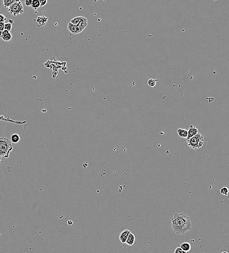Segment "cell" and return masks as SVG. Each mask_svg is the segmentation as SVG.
Returning <instances> with one entry per match:
<instances>
[{"label":"cell","instance_id":"obj_1","mask_svg":"<svg viewBox=\"0 0 229 253\" xmlns=\"http://www.w3.org/2000/svg\"><path fill=\"white\" fill-rule=\"evenodd\" d=\"M171 226L177 235H184L192 227L191 219L183 213H176L171 219Z\"/></svg>","mask_w":229,"mask_h":253},{"label":"cell","instance_id":"obj_2","mask_svg":"<svg viewBox=\"0 0 229 253\" xmlns=\"http://www.w3.org/2000/svg\"><path fill=\"white\" fill-rule=\"evenodd\" d=\"M13 150L12 142L9 138L2 136L0 138V156L3 158H8Z\"/></svg>","mask_w":229,"mask_h":253},{"label":"cell","instance_id":"obj_3","mask_svg":"<svg viewBox=\"0 0 229 253\" xmlns=\"http://www.w3.org/2000/svg\"><path fill=\"white\" fill-rule=\"evenodd\" d=\"M187 142L189 148L194 150H196L200 149L203 146L204 138L203 136L199 132L196 135L190 138Z\"/></svg>","mask_w":229,"mask_h":253},{"label":"cell","instance_id":"obj_4","mask_svg":"<svg viewBox=\"0 0 229 253\" xmlns=\"http://www.w3.org/2000/svg\"><path fill=\"white\" fill-rule=\"evenodd\" d=\"M8 11L10 14L13 15L14 16H18L24 13V8L23 4L20 1H18L12 4L9 8H8Z\"/></svg>","mask_w":229,"mask_h":253},{"label":"cell","instance_id":"obj_5","mask_svg":"<svg viewBox=\"0 0 229 253\" xmlns=\"http://www.w3.org/2000/svg\"><path fill=\"white\" fill-rule=\"evenodd\" d=\"M199 133V130L193 126L192 125L190 126L189 129L188 130V136L187 137L186 140L190 139V138L194 136Z\"/></svg>","mask_w":229,"mask_h":253},{"label":"cell","instance_id":"obj_6","mask_svg":"<svg viewBox=\"0 0 229 253\" xmlns=\"http://www.w3.org/2000/svg\"><path fill=\"white\" fill-rule=\"evenodd\" d=\"M130 233V231L128 229H125L120 233L119 236V239L122 243H125L126 240L127 239Z\"/></svg>","mask_w":229,"mask_h":253},{"label":"cell","instance_id":"obj_7","mask_svg":"<svg viewBox=\"0 0 229 253\" xmlns=\"http://www.w3.org/2000/svg\"><path fill=\"white\" fill-rule=\"evenodd\" d=\"M135 241V236L134 234L131 232L129 234V236L128 237L127 239L126 240V243L128 245L132 246L134 244Z\"/></svg>","mask_w":229,"mask_h":253},{"label":"cell","instance_id":"obj_8","mask_svg":"<svg viewBox=\"0 0 229 253\" xmlns=\"http://www.w3.org/2000/svg\"><path fill=\"white\" fill-rule=\"evenodd\" d=\"M177 134L181 138L186 139L188 136V130L186 129H178L177 130Z\"/></svg>","mask_w":229,"mask_h":253},{"label":"cell","instance_id":"obj_9","mask_svg":"<svg viewBox=\"0 0 229 253\" xmlns=\"http://www.w3.org/2000/svg\"><path fill=\"white\" fill-rule=\"evenodd\" d=\"M179 247L184 251L188 252L190 251V250H191V245L190 244V243H188V242H183V243H181Z\"/></svg>","mask_w":229,"mask_h":253},{"label":"cell","instance_id":"obj_10","mask_svg":"<svg viewBox=\"0 0 229 253\" xmlns=\"http://www.w3.org/2000/svg\"><path fill=\"white\" fill-rule=\"evenodd\" d=\"M67 29L72 34L76 35L77 32V26H74V24H72L71 23H69L67 25Z\"/></svg>","mask_w":229,"mask_h":253},{"label":"cell","instance_id":"obj_11","mask_svg":"<svg viewBox=\"0 0 229 253\" xmlns=\"http://www.w3.org/2000/svg\"><path fill=\"white\" fill-rule=\"evenodd\" d=\"M83 16H78V17H75L74 18L72 19L70 21V23H71L72 24H74V26H79L80 22L82 21Z\"/></svg>","mask_w":229,"mask_h":253},{"label":"cell","instance_id":"obj_12","mask_svg":"<svg viewBox=\"0 0 229 253\" xmlns=\"http://www.w3.org/2000/svg\"><path fill=\"white\" fill-rule=\"evenodd\" d=\"M20 139H21V138H20V135H19L18 134H13L10 136V140L11 141V142L13 143L16 144V143H18L20 141Z\"/></svg>","mask_w":229,"mask_h":253},{"label":"cell","instance_id":"obj_13","mask_svg":"<svg viewBox=\"0 0 229 253\" xmlns=\"http://www.w3.org/2000/svg\"><path fill=\"white\" fill-rule=\"evenodd\" d=\"M17 0H3V6L5 8H9L10 6L15 3Z\"/></svg>","mask_w":229,"mask_h":253},{"label":"cell","instance_id":"obj_14","mask_svg":"<svg viewBox=\"0 0 229 253\" xmlns=\"http://www.w3.org/2000/svg\"><path fill=\"white\" fill-rule=\"evenodd\" d=\"M31 7L34 10H36V9H38V8H40V3H39V1L32 0V4H31Z\"/></svg>","mask_w":229,"mask_h":253},{"label":"cell","instance_id":"obj_15","mask_svg":"<svg viewBox=\"0 0 229 253\" xmlns=\"http://www.w3.org/2000/svg\"><path fill=\"white\" fill-rule=\"evenodd\" d=\"M158 79H151L148 80L147 83L149 87H154L156 85V81H158Z\"/></svg>","mask_w":229,"mask_h":253},{"label":"cell","instance_id":"obj_16","mask_svg":"<svg viewBox=\"0 0 229 253\" xmlns=\"http://www.w3.org/2000/svg\"><path fill=\"white\" fill-rule=\"evenodd\" d=\"M2 39L3 40V41H10L11 39H12V35L10 33L6 34V35H2Z\"/></svg>","mask_w":229,"mask_h":253},{"label":"cell","instance_id":"obj_17","mask_svg":"<svg viewBox=\"0 0 229 253\" xmlns=\"http://www.w3.org/2000/svg\"><path fill=\"white\" fill-rule=\"evenodd\" d=\"M220 194L223 196H227L229 193V189L227 187L224 186L220 190Z\"/></svg>","mask_w":229,"mask_h":253},{"label":"cell","instance_id":"obj_18","mask_svg":"<svg viewBox=\"0 0 229 253\" xmlns=\"http://www.w3.org/2000/svg\"><path fill=\"white\" fill-rule=\"evenodd\" d=\"M12 23H9V22H8V23H5V28H4V30L8 31L10 32L11 30V29H12Z\"/></svg>","mask_w":229,"mask_h":253},{"label":"cell","instance_id":"obj_19","mask_svg":"<svg viewBox=\"0 0 229 253\" xmlns=\"http://www.w3.org/2000/svg\"><path fill=\"white\" fill-rule=\"evenodd\" d=\"M174 253H187V252L182 250L180 247H178L174 250Z\"/></svg>","mask_w":229,"mask_h":253},{"label":"cell","instance_id":"obj_20","mask_svg":"<svg viewBox=\"0 0 229 253\" xmlns=\"http://www.w3.org/2000/svg\"><path fill=\"white\" fill-rule=\"evenodd\" d=\"M7 20L6 17H5V16L3 14H0V23L1 22H5V21Z\"/></svg>","mask_w":229,"mask_h":253},{"label":"cell","instance_id":"obj_21","mask_svg":"<svg viewBox=\"0 0 229 253\" xmlns=\"http://www.w3.org/2000/svg\"><path fill=\"white\" fill-rule=\"evenodd\" d=\"M39 3H40V7H43L46 5V4L47 3V1L46 0H43V1L39 0Z\"/></svg>","mask_w":229,"mask_h":253},{"label":"cell","instance_id":"obj_22","mask_svg":"<svg viewBox=\"0 0 229 253\" xmlns=\"http://www.w3.org/2000/svg\"><path fill=\"white\" fill-rule=\"evenodd\" d=\"M32 0H26L24 1V3L26 6H31L32 4Z\"/></svg>","mask_w":229,"mask_h":253},{"label":"cell","instance_id":"obj_23","mask_svg":"<svg viewBox=\"0 0 229 253\" xmlns=\"http://www.w3.org/2000/svg\"><path fill=\"white\" fill-rule=\"evenodd\" d=\"M5 22H1V23H0V31H1L2 32L4 30V28H5Z\"/></svg>","mask_w":229,"mask_h":253},{"label":"cell","instance_id":"obj_24","mask_svg":"<svg viewBox=\"0 0 229 253\" xmlns=\"http://www.w3.org/2000/svg\"><path fill=\"white\" fill-rule=\"evenodd\" d=\"M9 33H10V32H9V31L4 30L2 32V35H6V34H8Z\"/></svg>","mask_w":229,"mask_h":253},{"label":"cell","instance_id":"obj_25","mask_svg":"<svg viewBox=\"0 0 229 253\" xmlns=\"http://www.w3.org/2000/svg\"><path fill=\"white\" fill-rule=\"evenodd\" d=\"M3 162V158H2L1 156H0V164H1V163H2Z\"/></svg>","mask_w":229,"mask_h":253},{"label":"cell","instance_id":"obj_26","mask_svg":"<svg viewBox=\"0 0 229 253\" xmlns=\"http://www.w3.org/2000/svg\"><path fill=\"white\" fill-rule=\"evenodd\" d=\"M2 31H0V38H2Z\"/></svg>","mask_w":229,"mask_h":253},{"label":"cell","instance_id":"obj_27","mask_svg":"<svg viewBox=\"0 0 229 253\" xmlns=\"http://www.w3.org/2000/svg\"><path fill=\"white\" fill-rule=\"evenodd\" d=\"M228 253L227 252L223 251V252H221V253Z\"/></svg>","mask_w":229,"mask_h":253},{"label":"cell","instance_id":"obj_28","mask_svg":"<svg viewBox=\"0 0 229 253\" xmlns=\"http://www.w3.org/2000/svg\"><path fill=\"white\" fill-rule=\"evenodd\" d=\"M1 237V234H0V238Z\"/></svg>","mask_w":229,"mask_h":253}]
</instances>
